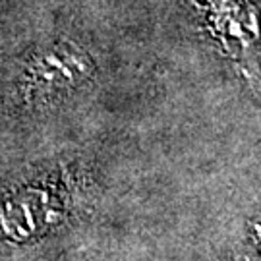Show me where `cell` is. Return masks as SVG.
I'll use <instances>...</instances> for the list:
<instances>
[{
    "label": "cell",
    "mask_w": 261,
    "mask_h": 261,
    "mask_svg": "<svg viewBox=\"0 0 261 261\" xmlns=\"http://www.w3.org/2000/svg\"><path fill=\"white\" fill-rule=\"evenodd\" d=\"M91 55L72 39H48L29 48L16 74V95L25 105L55 103L95 77Z\"/></svg>",
    "instance_id": "1"
},
{
    "label": "cell",
    "mask_w": 261,
    "mask_h": 261,
    "mask_svg": "<svg viewBox=\"0 0 261 261\" xmlns=\"http://www.w3.org/2000/svg\"><path fill=\"white\" fill-rule=\"evenodd\" d=\"M207 41L250 80L257 77V0H190Z\"/></svg>",
    "instance_id": "2"
}]
</instances>
